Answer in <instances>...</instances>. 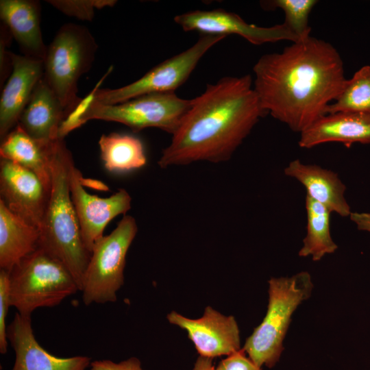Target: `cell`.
<instances>
[{
    "instance_id": "obj_6",
    "label": "cell",
    "mask_w": 370,
    "mask_h": 370,
    "mask_svg": "<svg viewBox=\"0 0 370 370\" xmlns=\"http://www.w3.org/2000/svg\"><path fill=\"white\" fill-rule=\"evenodd\" d=\"M97 47L87 27L72 23L63 25L47 47L43 77L67 117L82 101L77 95V82L90 69Z\"/></svg>"
},
{
    "instance_id": "obj_14",
    "label": "cell",
    "mask_w": 370,
    "mask_h": 370,
    "mask_svg": "<svg viewBox=\"0 0 370 370\" xmlns=\"http://www.w3.org/2000/svg\"><path fill=\"white\" fill-rule=\"evenodd\" d=\"M7 336L15 354L11 370H86L90 366L88 356L61 358L44 349L34 336L31 317L16 312L8 326Z\"/></svg>"
},
{
    "instance_id": "obj_20",
    "label": "cell",
    "mask_w": 370,
    "mask_h": 370,
    "mask_svg": "<svg viewBox=\"0 0 370 370\" xmlns=\"http://www.w3.org/2000/svg\"><path fill=\"white\" fill-rule=\"evenodd\" d=\"M58 139L38 140L17 125L1 140L0 156L32 171L50 190L51 159Z\"/></svg>"
},
{
    "instance_id": "obj_19",
    "label": "cell",
    "mask_w": 370,
    "mask_h": 370,
    "mask_svg": "<svg viewBox=\"0 0 370 370\" xmlns=\"http://www.w3.org/2000/svg\"><path fill=\"white\" fill-rule=\"evenodd\" d=\"M0 17L23 55L45 60L47 47L40 29V4L34 0H1Z\"/></svg>"
},
{
    "instance_id": "obj_26",
    "label": "cell",
    "mask_w": 370,
    "mask_h": 370,
    "mask_svg": "<svg viewBox=\"0 0 370 370\" xmlns=\"http://www.w3.org/2000/svg\"><path fill=\"white\" fill-rule=\"evenodd\" d=\"M49 3L62 12L81 20L91 21L94 16L95 8L101 9L106 6H113L116 1L114 0H88V1H47Z\"/></svg>"
},
{
    "instance_id": "obj_23",
    "label": "cell",
    "mask_w": 370,
    "mask_h": 370,
    "mask_svg": "<svg viewBox=\"0 0 370 370\" xmlns=\"http://www.w3.org/2000/svg\"><path fill=\"white\" fill-rule=\"evenodd\" d=\"M305 207L307 215L306 235L299 256H310L313 261H319L326 254L335 252L338 248L330 234L331 212L307 195Z\"/></svg>"
},
{
    "instance_id": "obj_17",
    "label": "cell",
    "mask_w": 370,
    "mask_h": 370,
    "mask_svg": "<svg viewBox=\"0 0 370 370\" xmlns=\"http://www.w3.org/2000/svg\"><path fill=\"white\" fill-rule=\"evenodd\" d=\"M66 118L60 101L42 76L17 125L33 138L51 142L60 138V127Z\"/></svg>"
},
{
    "instance_id": "obj_7",
    "label": "cell",
    "mask_w": 370,
    "mask_h": 370,
    "mask_svg": "<svg viewBox=\"0 0 370 370\" xmlns=\"http://www.w3.org/2000/svg\"><path fill=\"white\" fill-rule=\"evenodd\" d=\"M137 231L136 219L125 215L110 234L94 243L81 288L85 305L116 301L124 284L126 256Z\"/></svg>"
},
{
    "instance_id": "obj_22",
    "label": "cell",
    "mask_w": 370,
    "mask_h": 370,
    "mask_svg": "<svg viewBox=\"0 0 370 370\" xmlns=\"http://www.w3.org/2000/svg\"><path fill=\"white\" fill-rule=\"evenodd\" d=\"M105 168L115 173L138 169L145 165L147 158L141 140L129 134H103L99 140Z\"/></svg>"
},
{
    "instance_id": "obj_30",
    "label": "cell",
    "mask_w": 370,
    "mask_h": 370,
    "mask_svg": "<svg viewBox=\"0 0 370 370\" xmlns=\"http://www.w3.org/2000/svg\"><path fill=\"white\" fill-rule=\"evenodd\" d=\"M349 218L358 230L370 232V212H352Z\"/></svg>"
},
{
    "instance_id": "obj_12",
    "label": "cell",
    "mask_w": 370,
    "mask_h": 370,
    "mask_svg": "<svg viewBox=\"0 0 370 370\" xmlns=\"http://www.w3.org/2000/svg\"><path fill=\"white\" fill-rule=\"evenodd\" d=\"M82 184V174L73 162L69 173L71 196L84 243L91 253L108 223L131 208L132 197L127 190L120 189L109 197L101 198L87 193Z\"/></svg>"
},
{
    "instance_id": "obj_3",
    "label": "cell",
    "mask_w": 370,
    "mask_h": 370,
    "mask_svg": "<svg viewBox=\"0 0 370 370\" xmlns=\"http://www.w3.org/2000/svg\"><path fill=\"white\" fill-rule=\"evenodd\" d=\"M73 162L64 138H58L51 159V186L39 229L38 247L64 264L81 291L91 253L84 243L71 196L69 173Z\"/></svg>"
},
{
    "instance_id": "obj_10",
    "label": "cell",
    "mask_w": 370,
    "mask_h": 370,
    "mask_svg": "<svg viewBox=\"0 0 370 370\" xmlns=\"http://www.w3.org/2000/svg\"><path fill=\"white\" fill-rule=\"evenodd\" d=\"M174 21L185 32L226 37L240 36L256 45L280 40L299 42L298 38L284 23L260 27L245 22L239 15L222 9L193 10L178 14Z\"/></svg>"
},
{
    "instance_id": "obj_21",
    "label": "cell",
    "mask_w": 370,
    "mask_h": 370,
    "mask_svg": "<svg viewBox=\"0 0 370 370\" xmlns=\"http://www.w3.org/2000/svg\"><path fill=\"white\" fill-rule=\"evenodd\" d=\"M40 230L12 213L0 199V269L10 272L38 248Z\"/></svg>"
},
{
    "instance_id": "obj_31",
    "label": "cell",
    "mask_w": 370,
    "mask_h": 370,
    "mask_svg": "<svg viewBox=\"0 0 370 370\" xmlns=\"http://www.w3.org/2000/svg\"><path fill=\"white\" fill-rule=\"evenodd\" d=\"M193 370H216V368L212 358L199 356Z\"/></svg>"
},
{
    "instance_id": "obj_4",
    "label": "cell",
    "mask_w": 370,
    "mask_h": 370,
    "mask_svg": "<svg viewBox=\"0 0 370 370\" xmlns=\"http://www.w3.org/2000/svg\"><path fill=\"white\" fill-rule=\"evenodd\" d=\"M268 283L266 315L242 348L260 368L264 365L272 368L279 361L292 315L298 306L311 296L313 289L307 271L291 277L271 278Z\"/></svg>"
},
{
    "instance_id": "obj_15",
    "label": "cell",
    "mask_w": 370,
    "mask_h": 370,
    "mask_svg": "<svg viewBox=\"0 0 370 370\" xmlns=\"http://www.w3.org/2000/svg\"><path fill=\"white\" fill-rule=\"evenodd\" d=\"M12 71L0 99V138L18 124L32 93L44 75V61L10 53Z\"/></svg>"
},
{
    "instance_id": "obj_29",
    "label": "cell",
    "mask_w": 370,
    "mask_h": 370,
    "mask_svg": "<svg viewBox=\"0 0 370 370\" xmlns=\"http://www.w3.org/2000/svg\"><path fill=\"white\" fill-rule=\"evenodd\" d=\"M90 370H143L141 362L136 357L115 362L110 360H99L92 361Z\"/></svg>"
},
{
    "instance_id": "obj_11",
    "label": "cell",
    "mask_w": 370,
    "mask_h": 370,
    "mask_svg": "<svg viewBox=\"0 0 370 370\" xmlns=\"http://www.w3.org/2000/svg\"><path fill=\"white\" fill-rule=\"evenodd\" d=\"M50 190L30 170L0 160V199L14 214L40 229Z\"/></svg>"
},
{
    "instance_id": "obj_18",
    "label": "cell",
    "mask_w": 370,
    "mask_h": 370,
    "mask_svg": "<svg viewBox=\"0 0 370 370\" xmlns=\"http://www.w3.org/2000/svg\"><path fill=\"white\" fill-rule=\"evenodd\" d=\"M284 173L300 182L306 195L331 213L343 217L350 216L351 208L345 197L346 186L337 173L318 165L304 164L298 159L290 162Z\"/></svg>"
},
{
    "instance_id": "obj_2",
    "label": "cell",
    "mask_w": 370,
    "mask_h": 370,
    "mask_svg": "<svg viewBox=\"0 0 370 370\" xmlns=\"http://www.w3.org/2000/svg\"><path fill=\"white\" fill-rule=\"evenodd\" d=\"M262 109L250 75L224 77L192 99L158 161L162 169L229 160L250 134Z\"/></svg>"
},
{
    "instance_id": "obj_5",
    "label": "cell",
    "mask_w": 370,
    "mask_h": 370,
    "mask_svg": "<svg viewBox=\"0 0 370 370\" xmlns=\"http://www.w3.org/2000/svg\"><path fill=\"white\" fill-rule=\"evenodd\" d=\"M10 305L23 316L59 305L79 287L59 260L38 248L9 272Z\"/></svg>"
},
{
    "instance_id": "obj_28",
    "label": "cell",
    "mask_w": 370,
    "mask_h": 370,
    "mask_svg": "<svg viewBox=\"0 0 370 370\" xmlns=\"http://www.w3.org/2000/svg\"><path fill=\"white\" fill-rule=\"evenodd\" d=\"M216 370H262L247 356L243 349L222 360Z\"/></svg>"
},
{
    "instance_id": "obj_13",
    "label": "cell",
    "mask_w": 370,
    "mask_h": 370,
    "mask_svg": "<svg viewBox=\"0 0 370 370\" xmlns=\"http://www.w3.org/2000/svg\"><path fill=\"white\" fill-rule=\"evenodd\" d=\"M171 324L184 330L201 356L214 358L230 356L241 348L240 331L235 318L226 316L211 306L201 318H187L175 311L167 315Z\"/></svg>"
},
{
    "instance_id": "obj_27",
    "label": "cell",
    "mask_w": 370,
    "mask_h": 370,
    "mask_svg": "<svg viewBox=\"0 0 370 370\" xmlns=\"http://www.w3.org/2000/svg\"><path fill=\"white\" fill-rule=\"evenodd\" d=\"M10 306L9 272L0 269V352L2 354L8 350L6 317Z\"/></svg>"
},
{
    "instance_id": "obj_1",
    "label": "cell",
    "mask_w": 370,
    "mask_h": 370,
    "mask_svg": "<svg viewBox=\"0 0 370 370\" xmlns=\"http://www.w3.org/2000/svg\"><path fill=\"white\" fill-rule=\"evenodd\" d=\"M253 71L262 109L299 134L326 114L346 80L338 51L311 36L263 55Z\"/></svg>"
},
{
    "instance_id": "obj_8",
    "label": "cell",
    "mask_w": 370,
    "mask_h": 370,
    "mask_svg": "<svg viewBox=\"0 0 370 370\" xmlns=\"http://www.w3.org/2000/svg\"><path fill=\"white\" fill-rule=\"evenodd\" d=\"M191 103L192 99L180 98L175 92L147 94L114 105L92 100L81 123L99 119L122 123L134 132L156 127L173 135Z\"/></svg>"
},
{
    "instance_id": "obj_25",
    "label": "cell",
    "mask_w": 370,
    "mask_h": 370,
    "mask_svg": "<svg viewBox=\"0 0 370 370\" xmlns=\"http://www.w3.org/2000/svg\"><path fill=\"white\" fill-rule=\"evenodd\" d=\"M317 3V0H269L262 1L260 5L267 10L281 9L285 15L283 23L300 41L310 36L308 17Z\"/></svg>"
},
{
    "instance_id": "obj_24",
    "label": "cell",
    "mask_w": 370,
    "mask_h": 370,
    "mask_svg": "<svg viewBox=\"0 0 370 370\" xmlns=\"http://www.w3.org/2000/svg\"><path fill=\"white\" fill-rule=\"evenodd\" d=\"M355 112L370 114V65L358 69L345 80L334 101L326 108V114Z\"/></svg>"
},
{
    "instance_id": "obj_16",
    "label": "cell",
    "mask_w": 370,
    "mask_h": 370,
    "mask_svg": "<svg viewBox=\"0 0 370 370\" xmlns=\"http://www.w3.org/2000/svg\"><path fill=\"white\" fill-rule=\"evenodd\" d=\"M370 144V114L336 112L326 114L300 133L301 148L310 149L326 143Z\"/></svg>"
},
{
    "instance_id": "obj_9",
    "label": "cell",
    "mask_w": 370,
    "mask_h": 370,
    "mask_svg": "<svg viewBox=\"0 0 370 370\" xmlns=\"http://www.w3.org/2000/svg\"><path fill=\"white\" fill-rule=\"evenodd\" d=\"M224 38L201 34L193 46L156 65L136 81L119 88H97L93 101L114 105L147 94L175 92L188 79L206 53Z\"/></svg>"
}]
</instances>
